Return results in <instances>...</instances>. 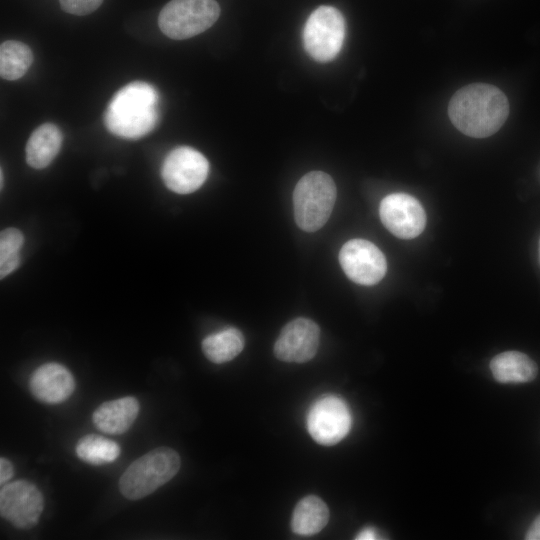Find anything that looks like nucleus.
Here are the masks:
<instances>
[{
    "instance_id": "4",
    "label": "nucleus",
    "mask_w": 540,
    "mask_h": 540,
    "mask_svg": "<svg viewBox=\"0 0 540 540\" xmlns=\"http://www.w3.org/2000/svg\"><path fill=\"white\" fill-rule=\"evenodd\" d=\"M336 185L322 171L305 174L293 192L294 218L298 227L307 232L319 230L328 221L336 200Z\"/></svg>"
},
{
    "instance_id": "27",
    "label": "nucleus",
    "mask_w": 540,
    "mask_h": 540,
    "mask_svg": "<svg viewBox=\"0 0 540 540\" xmlns=\"http://www.w3.org/2000/svg\"><path fill=\"white\" fill-rule=\"evenodd\" d=\"M538 256H539V262H540V239H539V244H538Z\"/></svg>"
},
{
    "instance_id": "7",
    "label": "nucleus",
    "mask_w": 540,
    "mask_h": 540,
    "mask_svg": "<svg viewBox=\"0 0 540 540\" xmlns=\"http://www.w3.org/2000/svg\"><path fill=\"white\" fill-rule=\"evenodd\" d=\"M209 172L206 157L189 146L171 150L165 157L161 176L166 187L178 194H189L199 189Z\"/></svg>"
},
{
    "instance_id": "11",
    "label": "nucleus",
    "mask_w": 540,
    "mask_h": 540,
    "mask_svg": "<svg viewBox=\"0 0 540 540\" xmlns=\"http://www.w3.org/2000/svg\"><path fill=\"white\" fill-rule=\"evenodd\" d=\"M379 214L387 230L402 239L417 237L426 225L423 206L415 197L406 193H393L383 198Z\"/></svg>"
},
{
    "instance_id": "22",
    "label": "nucleus",
    "mask_w": 540,
    "mask_h": 540,
    "mask_svg": "<svg viewBox=\"0 0 540 540\" xmlns=\"http://www.w3.org/2000/svg\"><path fill=\"white\" fill-rule=\"evenodd\" d=\"M103 0H59L61 8L73 15L83 16L95 11Z\"/></svg>"
},
{
    "instance_id": "21",
    "label": "nucleus",
    "mask_w": 540,
    "mask_h": 540,
    "mask_svg": "<svg viewBox=\"0 0 540 540\" xmlns=\"http://www.w3.org/2000/svg\"><path fill=\"white\" fill-rule=\"evenodd\" d=\"M24 243L22 232L7 228L0 234V277L3 279L20 264L19 251Z\"/></svg>"
},
{
    "instance_id": "26",
    "label": "nucleus",
    "mask_w": 540,
    "mask_h": 540,
    "mask_svg": "<svg viewBox=\"0 0 540 540\" xmlns=\"http://www.w3.org/2000/svg\"><path fill=\"white\" fill-rule=\"evenodd\" d=\"M0 176H1V188H2L3 187V171L2 170H1Z\"/></svg>"
},
{
    "instance_id": "3",
    "label": "nucleus",
    "mask_w": 540,
    "mask_h": 540,
    "mask_svg": "<svg viewBox=\"0 0 540 540\" xmlns=\"http://www.w3.org/2000/svg\"><path fill=\"white\" fill-rule=\"evenodd\" d=\"M179 454L169 447L155 448L136 459L119 480L121 494L129 500L144 498L170 481L179 471Z\"/></svg>"
},
{
    "instance_id": "18",
    "label": "nucleus",
    "mask_w": 540,
    "mask_h": 540,
    "mask_svg": "<svg viewBox=\"0 0 540 540\" xmlns=\"http://www.w3.org/2000/svg\"><path fill=\"white\" fill-rule=\"evenodd\" d=\"M244 344L241 331L230 327L207 336L202 341V350L211 362L221 364L239 355Z\"/></svg>"
},
{
    "instance_id": "15",
    "label": "nucleus",
    "mask_w": 540,
    "mask_h": 540,
    "mask_svg": "<svg viewBox=\"0 0 540 540\" xmlns=\"http://www.w3.org/2000/svg\"><path fill=\"white\" fill-rule=\"evenodd\" d=\"M62 141V132L55 124H41L27 141L25 148L27 164L35 169L47 167L58 155Z\"/></svg>"
},
{
    "instance_id": "6",
    "label": "nucleus",
    "mask_w": 540,
    "mask_h": 540,
    "mask_svg": "<svg viewBox=\"0 0 540 540\" xmlns=\"http://www.w3.org/2000/svg\"><path fill=\"white\" fill-rule=\"evenodd\" d=\"M346 25L342 13L333 6L322 5L308 17L303 42L308 55L318 62H329L340 52Z\"/></svg>"
},
{
    "instance_id": "14",
    "label": "nucleus",
    "mask_w": 540,
    "mask_h": 540,
    "mask_svg": "<svg viewBox=\"0 0 540 540\" xmlns=\"http://www.w3.org/2000/svg\"><path fill=\"white\" fill-rule=\"evenodd\" d=\"M139 402L132 396H127L102 403L93 413L95 426L108 434L126 432L139 413Z\"/></svg>"
},
{
    "instance_id": "24",
    "label": "nucleus",
    "mask_w": 540,
    "mask_h": 540,
    "mask_svg": "<svg viewBox=\"0 0 540 540\" xmlns=\"http://www.w3.org/2000/svg\"><path fill=\"white\" fill-rule=\"evenodd\" d=\"M525 538L528 540H540V515L529 527Z\"/></svg>"
},
{
    "instance_id": "19",
    "label": "nucleus",
    "mask_w": 540,
    "mask_h": 540,
    "mask_svg": "<svg viewBox=\"0 0 540 540\" xmlns=\"http://www.w3.org/2000/svg\"><path fill=\"white\" fill-rule=\"evenodd\" d=\"M33 53L28 45L8 40L0 46V75L5 80L23 77L33 63Z\"/></svg>"
},
{
    "instance_id": "2",
    "label": "nucleus",
    "mask_w": 540,
    "mask_h": 540,
    "mask_svg": "<svg viewBox=\"0 0 540 540\" xmlns=\"http://www.w3.org/2000/svg\"><path fill=\"white\" fill-rule=\"evenodd\" d=\"M159 95L144 81H133L119 89L104 113L106 128L115 136L138 139L157 125Z\"/></svg>"
},
{
    "instance_id": "20",
    "label": "nucleus",
    "mask_w": 540,
    "mask_h": 540,
    "mask_svg": "<svg viewBox=\"0 0 540 540\" xmlns=\"http://www.w3.org/2000/svg\"><path fill=\"white\" fill-rule=\"evenodd\" d=\"M79 459L92 465H103L115 461L120 455L119 445L96 434L83 436L76 444Z\"/></svg>"
},
{
    "instance_id": "12",
    "label": "nucleus",
    "mask_w": 540,
    "mask_h": 540,
    "mask_svg": "<svg viewBox=\"0 0 540 540\" xmlns=\"http://www.w3.org/2000/svg\"><path fill=\"white\" fill-rule=\"evenodd\" d=\"M319 336L320 329L314 321L296 318L281 330L274 345V354L284 362H307L317 352Z\"/></svg>"
},
{
    "instance_id": "8",
    "label": "nucleus",
    "mask_w": 540,
    "mask_h": 540,
    "mask_svg": "<svg viewBox=\"0 0 540 540\" xmlns=\"http://www.w3.org/2000/svg\"><path fill=\"white\" fill-rule=\"evenodd\" d=\"M351 422L347 404L335 395L318 399L307 416L309 434L317 443L325 446L340 442L350 431Z\"/></svg>"
},
{
    "instance_id": "23",
    "label": "nucleus",
    "mask_w": 540,
    "mask_h": 540,
    "mask_svg": "<svg viewBox=\"0 0 540 540\" xmlns=\"http://www.w3.org/2000/svg\"><path fill=\"white\" fill-rule=\"evenodd\" d=\"M13 476V466L11 462L4 458H0V483L6 484Z\"/></svg>"
},
{
    "instance_id": "1",
    "label": "nucleus",
    "mask_w": 540,
    "mask_h": 540,
    "mask_svg": "<svg viewBox=\"0 0 540 540\" xmlns=\"http://www.w3.org/2000/svg\"><path fill=\"white\" fill-rule=\"evenodd\" d=\"M453 125L473 138H486L496 133L509 115L506 95L496 86L473 83L457 90L448 104Z\"/></svg>"
},
{
    "instance_id": "25",
    "label": "nucleus",
    "mask_w": 540,
    "mask_h": 540,
    "mask_svg": "<svg viewBox=\"0 0 540 540\" xmlns=\"http://www.w3.org/2000/svg\"><path fill=\"white\" fill-rule=\"evenodd\" d=\"M377 532L373 529V528H364L362 531H360L358 533V535L356 536V539H359V540H372V539H377Z\"/></svg>"
},
{
    "instance_id": "16",
    "label": "nucleus",
    "mask_w": 540,
    "mask_h": 540,
    "mask_svg": "<svg viewBox=\"0 0 540 540\" xmlns=\"http://www.w3.org/2000/svg\"><path fill=\"white\" fill-rule=\"evenodd\" d=\"M493 377L500 383H526L537 375L536 363L519 351H506L496 355L490 362Z\"/></svg>"
},
{
    "instance_id": "17",
    "label": "nucleus",
    "mask_w": 540,
    "mask_h": 540,
    "mask_svg": "<svg viewBox=\"0 0 540 540\" xmlns=\"http://www.w3.org/2000/svg\"><path fill=\"white\" fill-rule=\"evenodd\" d=\"M329 520L326 503L317 496L302 498L296 505L292 520V531L301 536H312L320 532Z\"/></svg>"
},
{
    "instance_id": "5",
    "label": "nucleus",
    "mask_w": 540,
    "mask_h": 540,
    "mask_svg": "<svg viewBox=\"0 0 540 540\" xmlns=\"http://www.w3.org/2000/svg\"><path fill=\"white\" fill-rule=\"evenodd\" d=\"M219 15L215 0H171L160 11L158 26L167 37L183 40L210 28Z\"/></svg>"
},
{
    "instance_id": "13",
    "label": "nucleus",
    "mask_w": 540,
    "mask_h": 540,
    "mask_svg": "<svg viewBox=\"0 0 540 540\" xmlns=\"http://www.w3.org/2000/svg\"><path fill=\"white\" fill-rule=\"evenodd\" d=\"M29 388L39 401L58 404L67 400L74 392L75 380L65 366L50 362L41 365L32 373Z\"/></svg>"
},
{
    "instance_id": "10",
    "label": "nucleus",
    "mask_w": 540,
    "mask_h": 540,
    "mask_svg": "<svg viewBox=\"0 0 540 540\" xmlns=\"http://www.w3.org/2000/svg\"><path fill=\"white\" fill-rule=\"evenodd\" d=\"M339 262L347 277L360 285L378 283L387 270L384 254L376 245L364 239L347 241L340 250Z\"/></svg>"
},
{
    "instance_id": "9",
    "label": "nucleus",
    "mask_w": 540,
    "mask_h": 540,
    "mask_svg": "<svg viewBox=\"0 0 540 540\" xmlns=\"http://www.w3.org/2000/svg\"><path fill=\"white\" fill-rule=\"evenodd\" d=\"M44 508L40 490L31 482L18 480L0 490L1 516L19 529H29L38 523Z\"/></svg>"
}]
</instances>
